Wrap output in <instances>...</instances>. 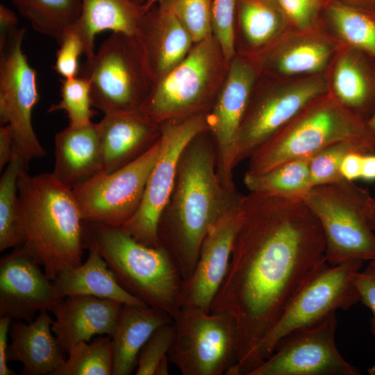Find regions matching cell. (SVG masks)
<instances>
[{
	"label": "cell",
	"mask_w": 375,
	"mask_h": 375,
	"mask_svg": "<svg viewBox=\"0 0 375 375\" xmlns=\"http://www.w3.org/2000/svg\"><path fill=\"white\" fill-rule=\"evenodd\" d=\"M326 243L303 201L249 192L228 268L210 307L236 327L235 362L228 375H249L257 349L295 293L324 263Z\"/></svg>",
	"instance_id": "6da1fadb"
},
{
	"label": "cell",
	"mask_w": 375,
	"mask_h": 375,
	"mask_svg": "<svg viewBox=\"0 0 375 375\" xmlns=\"http://www.w3.org/2000/svg\"><path fill=\"white\" fill-rule=\"evenodd\" d=\"M208 133L197 135L182 151L173 190L158 224L160 246L170 254L184 281L194 270L210 228L243 195L220 182Z\"/></svg>",
	"instance_id": "7a4b0ae2"
},
{
	"label": "cell",
	"mask_w": 375,
	"mask_h": 375,
	"mask_svg": "<svg viewBox=\"0 0 375 375\" xmlns=\"http://www.w3.org/2000/svg\"><path fill=\"white\" fill-rule=\"evenodd\" d=\"M22 247L43 267L51 281L83 261V219L72 189L52 173L17 180Z\"/></svg>",
	"instance_id": "3957f363"
},
{
	"label": "cell",
	"mask_w": 375,
	"mask_h": 375,
	"mask_svg": "<svg viewBox=\"0 0 375 375\" xmlns=\"http://www.w3.org/2000/svg\"><path fill=\"white\" fill-rule=\"evenodd\" d=\"M85 249L97 252L119 284L173 319L181 307L183 280L168 251L146 246L121 227L83 221Z\"/></svg>",
	"instance_id": "277c9868"
},
{
	"label": "cell",
	"mask_w": 375,
	"mask_h": 375,
	"mask_svg": "<svg viewBox=\"0 0 375 375\" xmlns=\"http://www.w3.org/2000/svg\"><path fill=\"white\" fill-rule=\"evenodd\" d=\"M346 140L375 143V135L367 121L335 97L324 94L310 102L253 152L248 158L247 172L262 173Z\"/></svg>",
	"instance_id": "5b68a950"
},
{
	"label": "cell",
	"mask_w": 375,
	"mask_h": 375,
	"mask_svg": "<svg viewBox=\"0 0 375 375\" xmlns=\"http://www.w3.org/2000/svg\"><path fill=\"white\" fill-rule=\"evenodd\" d=\"M92 106L104 115L140 112L155 83L136 36L112 33L80 66Z\"/></svg>",
	"instance_id": "8992f818"
},
{
	"label": "cell",
	"mask_w": 375,
	"mask_h": 375,
	"mask_svg": "<svg viewBox=\"0 0 375 375\" xmlns=\"http://www.w3.org/2000/svg\"><path fill=\"white\" fill-rule=\"evenodd\" d=\"M373 197L366 188L345 179L313 186L305 195L303 201L322 227L328 265L375 260V233L368 219Z\"/></svg>",
	"instance_id": "52a82bcc"
},
{
	"label": "cell",
	"mask_w": 375,
	"mask_h": 375,
	"mask_svg": "<svg viewBox=\"0 0 375 375\" xmlns=\"http://www.w3.org/2000/svg\"><path fill=\"white\" fill-rule=\"evenodd\" d=\"M185 58L156 79L140 112L160 125L206 113L224 60L213 35L196 43Z\"/></svg>",
	"instance_id": "ba28073f"
},
{
	"label": "cell",
	"mask_w": 375,
	"mask_h": 375,
	"mask_svg": "<svg viewBox=\"0 0 375 375\" xmlns=\"http://www.w3.org/2000/svg\"><path fill=\"white\" fill-rule=\"evenodd\" d=\"M363 262L354 260L334 266L326 262L321 266L292 297L259 344L255 369L287 335L321 321L338 309L347 310L359 302L360 297L351 277L360 270Z\"/></svg>",
	"instance_id": "9c48e42d"
},
{
	"label": "cell",
	"mask_w": 375,
	"mask_h": 375,
	"mask_svg": "<svg viewBox=\"0 0 375 375\" xmlns=\"http://www.w3.org/2000/svg\"><path fill=\"white\" fill-rule=\"evenodd\" d=\"M174 324L169 360L183 375H222L233 365L236 327L228 315L181 307Z\"/></svg>",
	"instance_id": "30bf717a"
},
{
	"label": "cell",
	"mask_w": 375,
	"mask_h": 375,
	"mask_svg": "<svg viewBox=\"0 0 375 375\" xmlns=\"http://www.w3.org/2000/svg\"><path fill=\"white\" fill-rule=\"evenodd\" d=\"M25 28L0 38V120L12 130L15 152L26 165L46 153L32 124L40 99L36 71L22 50Z\"/></svg>",
	"instance_id": "8fae6325"
},
{
	"label": "cell",
	"mask_w": 375,
	"mask_h": 375,
	"mask_svg": "<svg viewBox=\"0 0 375 375\" xmlns=\"http://www.w3.org/2000/svg\"><path fill=\"white\" fill-rule=\"evenodd\" d=\"M207 113L160 124V150L149 176L141 203L135 214L121 226L146 246L161 247L158 224L173 190L179 157L194 137L208 131Z\"/></svg>",
	"instance_id": "7c38bea8"
},
{
	"label": "cell",
	"mask_w": 375,
	"mask_h": 375,
	"mask_svg": "<svg viewBox=\"0 0 375 375\" xmlns=\"http://www.w3.org/2000/svg\"><path fill=\"white\" fill-rule=\"evenodd\" d=\"M160 150V138L149 150L110 173L100 172L72 189L83 221L121 227L138 210Z\"/></svg>",
	"instance_id": "4fadbf2b"
},
{
	"label": "cell",
	"mask_w": 375,
	"mask_h": 375,
	"mask_svg": "<svg viewBox=\"0 0 375 375\" xmlns=\"http://www.w3.org/2000/svg\"><path fill=\"white\" fill-rule=\"evenodd\" d=\"M337 325L335 312H332L311 326L292 332L249 375L360 374L336 347Z\"/></svg>",
	"instance_id": "5bb4252c"
},
{
	"label": "cell",
	"mask_w": 375,
	"mask_h": 375,
	"mask_svg": "<svg viewBox=\"0 0 375 375\" xmlns=\"http://www.w3.org/2000/svg\"><path fill=\"white\" fill-rule=\"evenodd\" d=\"M256 73L252 66L234 57L226 80L208 112V132L216 153V170L222 184L235 190L233 181L238 135L252 97Z\"/></svg>",
	"instance_id": "9a60e30c"
},
{
	"label": "cell",
	"mask_w": 375,
	"mask_h": 375,
	"mask_svg": "<svg viewBox=\"0 0 375 375\" xmlns=\"http://www.w3.org/2000/svg\"><path fill=\"white\" fill-rule=\"evenodd\" d=\"M326 91L324 81L314 77L251 97L236 141L235 167Z\"/></svg>",
	"instance_id": "2e32d148"
},
{
	"label": "cell",
	"mask_w": 375,
	"mask_h": 375,
	"mask_svg": "<svg viewBox=\"0 0 375 375\" xmlns=\"http://www.w3.org/2000/svg\"><path fill=\"white\" fill-rule=\"evenodd\" d=\"M60 300L52 281L22 247L1 258L0 317L31 322Z\"/></svg>",
	"instance_id": "e0dca14e"
},
{
	"label": "cell",
	"mask_w": 375,
	"mask_h": 375,
	"mask_svg": "<svg viewBox=\"0 0 375 375\" xmlns=\"http://www.w3.org/2000/svg\"><path fill=\"white\" fill-rule=\"evenodd\" d=\"M242 197L207 232L200 247L194 270L191 277L183 281L181 307L210 311L213 299L228 268L233 241L240 220Z\"/></svg>",
	"instance_id": "ac0fdd59"
},
{
	"label": "cell",
	"mask_w": 375,
	"mask_h": 375,
	"mask_svg": "<svg viewBox=\"0 0 375 375\" xmlns=\"http://www.w3.org/2000/svg\"><path fill=\"white\" fill-rule=\"evenodd\" d=\"M123 304L92 296L75 295L60 300L51 312L52 331L67 353L96 335L112 336Z\"/></svg>",
	"instance_id": "d6986e66"
},
{
	"label": "cell",
	"mask_w": 375,
	"mask_h": 375,
	"mask_svg": "<svg viewBox=\"0 0 375 375\" xmlns=\"http://www.w3.org/2000/svg\"><path fill=\"white\" fill-rule=\"evenodd\" d=\"M98 127L102 173L112 172L135 160L161 135L160 125L141 112L104 115Z\"/></svg>",
	"instance_id": "ffe728a7"
},
{
	"label": "cell",
	"mask_w": 375,
	"mask_h": 375,
	"mask_svg": "<svg viewBox=\"0 0 375 375\" xmlns=\"http://www.w3.org/2000/svg\"><path fill=\"white\" fill-rule=\"evenodd\" d=\"M136 37L155 81L180 63L194 42L189 31L162 3L144 12Z\"/></svg>",
	"instance_id": "44dd1931"
},
{
	"label": "cell",
	"mask_w": 375,
	"mask_h": 375,
	"mask_svg": "<svg viewBox=\"0 0 375 375\" xmlns=\"http://www.w3.org/2000/svg\"><path fill=\"white\" fill-rule=\"evenodd\" d=\"M53 319L49 310H42L31 322L12 320L8 362L22 364L21 374L54 375L67 359L51 327Z\"/></svg>",
	"instance_id": "7402d4cb"
},
{
	"label": "cell",
	"mask_w": 375,
	"mask_h": 375,
	"mask_svg": "<svg viewBox=\"0 0 375 375\" xmlns=\"http://www.w3.org/2000/svg\"><path fill=\"white\" fill-rule=\"evenodd\" d=\"M55 165L51 172L70 189L102 171L98 123L69 125L55 135Z\"/></svg>",
	"instance_id": "603a6c76"
},
{
	"label": "cell",
	"mask_w": 375,
	"mask_h": 375,
	"mask_svg": "<svg viewBox=\"0 0 375 375\" xmlns=\"http://www.w3.org/2000/svg\"><path fill=\"white\" fill-rule=\"evenodd\" d=\"M174 322L166 312L147 306L123 305L111 336L112 375H129L135 370L139 353L160 326Z\"/></svg>",
	"instance_id": "cb8c5ba5"
},
{
	"label": "cell",
	"mask_w": 375,
	"mask_h": 375,
	"mask_svg": "<svg viewBox=\"0 0 375 375\" xmlns=\"http://www.w3.org/2000/svg\"><path fill=\"white\" fill-rule=\"evenodd\" d=\"M88 251L84 262L62 270L52 280L59 299L87 295L115 301L123 305L148 306L119 284L105 260L97 252Z\"/></svg>",
	"instance_id": "d4e9b609"
},
{
	"label": "cell",
	"mask_w": 375,
	"mask_h": 375,
	"mask_svg": "<svg viewBox=\"0 0 375 375\" xmlns=\"http://www.w3.org/2000/svg\"><path fill=\"white\" fill-rule=\"evenodd\" d=\"M79 19L72 27L79 35L86 58L94 54L95 35L112 31L136 36L144 12L135 0H81Z\"/></svg>",
	"instance_id": "484cf974"
},
{
	"label": "cell",
	"mask_w": 375,
	"mask_h": 375,
	"mask_svg": "<svg viewBox=\"0 0 375 375\" xmlns=\"http://www.w3.org/2000/svg\"><path fill=\"white\" fill-rule=\"evenodd\" d=\"M333 90L342 106L368 121L375 112V62L351 48L335 65Z\"/></svg>",
	"instance_id": "4316f807"
},
{
	"label": "cell",
	"mask_w": 375,
	"mask_h": 375,
	"mask_svg": "<svg viewBox=\"0 0 375 375\" xmlns=\"http://www.w3.org/2000/svg\"><path fill=\"white\" fill-rule=\"evenodd\" d=\"M311 156L287 161L262 173L246 172L244 183L249 192L303 201L312 188L309 168Z\"/></svg>",
	"instance_id": "83f0119b"
},
{
	"label": "cell",
	"mask_w": 375,
	"mask_h": 375,
	"mask_svg": "<svg viewBox=\"0 0 375 375\" xmlns=\"http://www.w3.org/2000/svg\"><path fill=\"white\" fill-rule=\"evenodd\" d=\"M38 33L54 38L59 44L78 21L81 0H10Z\"/></svg>",
	"instance_id": "f1b7e54d"
},
{
	"label": "cell",
	"mask_w": 375,
	"mask_h": 375,
	"mask_svg": "<svg viewBox=\"0 0 375 375\" xmlns=\"http://www.w3.org/2000/svg\"><path fill=\"white\" fill-rule=\"evenodd\" d=\"M324 9L326 17L344 41L375 62V10L338 0H326Z\"/></svg>",
	"instance_id": "f546056e"
},
{
	"label": "cell",
	"mask_w": 375,
	"mask_h": 375,
	"mask_svg": "<svg viewBox=\"0 0 375 375\" xmlns=\"http://www.w3.org/2000/svg\"><path fill=\"white\" fill-rule=\"evenodd\" d=\"M237 16L245 38L253 46L272 40L287 20L276 0H237Z\"/></svg>",
	"instance_id": "4dcf8cb0"
},
{
	"label": "cell",
	"mask_w": 375,
	"mask_h": 375,
	"mask_svg": "<svg viewBox=\"0 0 375 375\" xmlns=\"http://www.w3.org/2000/svg\"><path fill=\"white\" fill-rule=\"evenodd\" d=\"M26 164L15 152L0 179V251L22 244L17 180Z\"/></svg>",
	"instance_id": "1f68e13d"
},
{
	"label": "cell",
	"mask_w": 375,
	"mask_h": 375,
	"mask_svg": "<svg viewBox=\"0 0 375 375\" xmlns=\"http://www.w3.org/2000/svg\"><path fill=\"white\" fill-rule=\"evenodd\" d=\"M54 375H111L113 353L111 337L99 336L92 342H81L71 348Z\"/></svg>",
	"instance_id": "d6a6232c"
},
{
	"label": "cell",
	"mask_w": 375,
	"mask_h": 375,
	"mask_svg": "<svg viewBox=\"0 0 375 375\" xmlns=\"http://www.w3.org/2000/svg\"><path fill=\"white\" fill-rule=\"evenodd\" d=\"M351 152L375 153V143L356 140H341L312 155L309 164L312 187L343 179L340 165L345 156Z\"/></svg>",
	"instance_id": "836d02e7"
},
{
	"label": "cell",
	"mask_w": 375,
	"mask_h": 375,
	"mask_svg": "<svg viewBox=\"0 0 375 375\" xmlns=\"http://www.w3.org/2000/svg\"><path fill=\"white\" fill-rule=\"evenodd\" d=\"M331 53V47L324 41L302 40L282 49L276 65L281 74L288 76L315 73L325 67Z\"/></svg>",
	"instance_id": "e575fe53"
},
{
	"label": "cell",
	"mask_w": 375,
	"mask_h": 375,
	"mask_svg": "<svg viewBox=\"0 0 375 375\" xmlns=\"http://www.w3.org/2000/svg\"><path fill=\"white\" fill-rule=\"evenodd\" d=\"M61 100L52 103L48 112L64 110L69 119V125L85 126L92 122L96 112L93 110L90 82L85 78L76 76L60 80Z\"/></svg>",
	"instance_id": "d590c367"
},
{
	"label": "cell",
	"mask_w": 375,
	"mask_h": 375,
	"mask_svg": "<svg viewBox=\"0 0 375 375\" xmlns=\"http://www.w3.org/2000/svg\"><path fill=\"white\" fill-rule=\"evenodd\" d=\"M175 336L174 322L158 327L142 347L136 375H168L169 351Z\"/></svg>",
	"instance_id": "8d00e7d4"
},
{
	"label": "cell",
	"mask_w": 375,
	"mask_h": 375,
	"mask_svg": "<svg viewBox=\"0 0 375 375\" xmlns=\"http://www.w3.org/2000/svg\"><path fill=\"white\" fill-rule=\"evenodd\" d=\"M197 43L212 35V0H162Z\"/></svg>",
	"instance_id": "74e56055"
},
{
	"label": "cell",
	"mask_w": 375,
	"mask_h": 375,
	"mask_svg": "<svg viewBox=\"0 0 375 375\" xmlns=\"http://www.w3.org/2000/svg\"><path fill=\"white\" fill-rule=\"evenodd\" d=\"M237 0H212V35L227 64L235 57V19Z\"/></svg>",
	"instance_id": "f35d334b"
},
{
	"label": "cell",
	"mask_w": 375,
	"mask_h": 375,
	"mask_svg": "<svg viewBox=\"0 0 375 375\" xmlns=\"http://www.w3.org/2000/svg\"><path fill=\"white\" fill-rule=\"evenodd\" d=\"M60 48L56 51V59L53 69L63 78H72L78 76L79 56L84 53L85 47L79 35L69 28L64 35Z\"/></svg>",
	"instance_id": "ab89813d"
},
{
	"label": "cell",
	"mask_w": 375,
	"mask_h": 375,
	"mask_svg": "<svg viewBox=\"0 0 375 375\" xmlns=\"http://www.w3.org/2000/svg\"><path fill=\"white\" fill-rule=\"evenodd\" d=\"M326 0H276L286 19L299 28H308L316 21Z\"/></svg>",
	"instance_id": "60d3db41"
},
{
	"label": "cell",
	"mask_w": 375,
	"mask_h": 375,
	"mask_svg": "<svg viewBox=\"0 0 375 375\" xmlns=\"http://www.w3.org/2000/svg\"><path fill=\"white\" fill-rule=\"evenodd\" d=\"M351 281L361 301L372 312L370 331L375 339V260L369 261L362 271L352 274Z\"/></svg>",
	"instance_id": "b9f144b4"
},
{
	"label": "cell",
	"mask_w": 375,
	"mask_h": 375,
	"mask_svg": "<svg viewBox=\"0 0 375 375\" xmlns=\"http://www.w3.org/2000/svg\"><path fill=\"white\" fill-rule=\"evenodd\" d=\"M15 155L14 138L11 126L3 124L0 127V170L7 165Z\"/></svg>",
	"instance_id": "7bdbcfd3"
},
{
	"label": "cell",
	"mask_w": 375,
	"mask_h": 375,
	"mask_svg": "<svg viewBox=\"0 0 375 375\" xmlns=\"http://www.w3.org/2000/svg\"><path fill=\"white\" fill-rule=\"evenodd\" d=\"M363 155L360 152H351L345 156L340 168L343 179L355 181L360 178Z\"/></svg>",
	"instance_id": "ee69618b"
},
{
	"label": "cell",
	"mask_w": 375,
	"mask_h": 375,
	"mask_svg": "<svg viewBox=\"0 0 375 375\" xmlns=\"http://www.w3.org/2000/svg\"><path fill=\"white\" fill-rule=\"evenodd\" d=\"M12 319L8 317H0V375H14L16 373L8 366L7 351L8 335Z\"/></svg>",
	"instance_id": "f6af8a7d"
},
{
	"label": "cell",
	"mask_w": 375,
	"mask_h": 375,
	"mask_svg": "<svg viewBox=\"0 0 375 375\" xmlns=\"http://www.w3.org/2000/svg\"><path fill=\"white\" fill-rule=\"evenodd\" d=\"M18 19L16 14L4 4H0V38L17 27Z\"/></svg>",
	"instance_id": "bcb514c9"
},
{
	"label": "cell",
	"mask_w": 375,
	"mask_h": 375,
	"mask_svg": "<svg viewBox=\"0 0 375 375\" xmlns=\"http://www.w3.org/2000/svg\"><path fill=\"white\" fill-rule=\"evenodd\" d=\"M360 178L367 181H375V153L363 155Z\"/></svg>",
	"instance_id": "7dc6e473"
},
{
	"label": "cell",
	"mask_w": 375,
	"mask_h": 375,
	"mask_svg": "<svg viewBox=\"0 0 375 375\" xmlns=\"http://www.w3.org/2000/svg\"><path fill=\"white\" fill-rule=\"evenodd\" d=\"M352 6L375 10V0H338Z\"/></svg>",
	"instance_id": "c3c4849f"
},
{
	"label": "cell",
	"mask_w": 375,
	"mask_h": 375,
	"mask_svg": "<svg viewBox=\"0 0 375 375\" xmlns=\"http://www.w3.org/2000/svg\"><path fill=\"white\" fill-rule=\"evenodd\" d=\"M368 219L371 228L375 233V198L373 197L368 209Z\"/></svg>",
	"instance_id": "681fc988"
},
{
	"label": "cell",
	"mask_w": 375,
	"mask_h": 375,
	"mask_svg": "<svg viewBox=\"0 0 375 375\" xmlns=\"http://www.w3.org/2000/svg\"><path fill=\"white\" fill-rule=\"evenodd\" d=\"M162 0H147L145 3L142 6V10L144 12L148 11L150 10L152 7H153L155 5L159 3Z\"/></svg>",
	"instance_id": "f907efd6"
},
{
	"label": "cell",
	"mask_w": 375,
	"mask_h": 375,
	"mask_svg": "<svg viewBox=\"0 0 375 375\" xmlns=\"http://www.w3.org/2000/svg\"><path fill=\"white\" fill-rule=\"evenodd\" d=\"M369 130L375 135V112L367 121Z\"/></svg>",
	"instance_id": "816d5d0a"
},
{
	"label": "cell",
	"mask_w": 375,
	"mask_h": 375,
	"mask_svg": "<svg viewBox=\"0 0 375 375\" xmlns=\"http://www.w3.org/2000/svg\"><path fill=\"white\" fill-rule=\"evenodd\" d=\"M368 374L370 375H375V365L370 367L368 370Z\"/></svg>",
	"instance_id": "f5cc1de1"
},
{
	"label": "cell",
	"mask_w": 375,
	"mask_h": 375,
	"mask_svg": "<svg viewBox=\"0 0 375 375\" xmlns=\"http://www.w3.org/2000/svg\"><path fill=\"white\" fill-rule=\"evenodd\" d=\"M135 1H136L138 3H140L142 6H143L147 1V0H135Z\"/></svg>",
	"instance_id": "db71d44e"
}]
</instances>
